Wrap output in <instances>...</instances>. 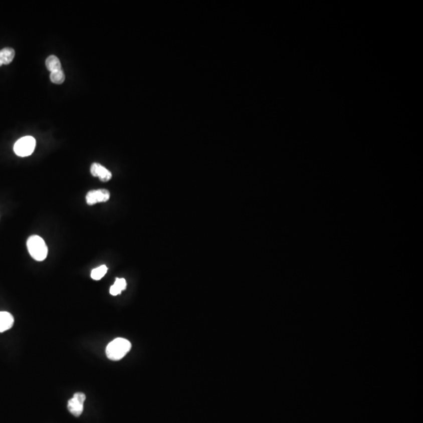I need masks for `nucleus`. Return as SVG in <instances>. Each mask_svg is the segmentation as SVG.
<instances>
[{"instance_id":"obj_12","label":"nucleus","mask_w":423,"mask_h":423,"mask_svg":"<svg viewBox=\"0 0 423 423\" xmlns=\"http://www.w3.org/2000/svg\"><path fill=\"white\" fill-rule=\"evenodd\" d=\"M65 79V75L63 70L56 71L51 73V80L52 83L55 84H61L64 83Z\"/></svg>"},{"instance_id":"obj_9","label":"nucleus","mask_w":423,"mask_h":423,"mask_svg":"<svg viewBox=\"0 0 423 423\" xmlns=\"http://www.w3.org/2000/svg\"><path fill=\"white\" fill-rule=\"evenodd\" d=\"M126 289V282L124 278H116L114 285L110 288V293L112 296H118Z\"/></svg>"},{"instance_id":"obj_11","label":"nucleus","mask_w":423,"mask_h":423,"mask_svg":"<svg viewBox=\"0 0 423 423\" xmlns=\"http://www.w3.org/2000/svg\"><path fill=\"white\" fill-rule=\"evenodd\" d=\"M107 271H108V267H106L105 265L100 266V267H97V268L93 269L91 271L90 276H91V278L93 280L99 281V280H101V278H104Z\"/></svg>"},{"instance_id":"obj_5","label":"nucleus","mask_w":423,"mask_h":423,"mask_svg":"<svg viewBox=\"0 0 423 423\" xmlns=\"http://www.w3.org/2000/svg\"><path fill=\"white\" fill-rule=\"evenodd\" d=\"M110 198V192L105 189L90 190L86 194V202L89 205H93L97 203L106 202Z\"/></svg>"},{"instance_id":"obj_7","label":"nucleus","mask_w":423,"mask_h":423,"mask_svg":"<svg viewBox=\"0 0 423 423\" xmlns=\"http://www.w3.org/2000/svg\"><path fill=\"white\" fill-rule=\"evenodd\" d=\"M15 319L12 314L6 311H0V332L9 330L13 326Z\"/></svg>"},{"instance_id":"obj_1","label":"nucleus","mask_w":423,"mask_h":423,"mask_svg":"<svg viewBox=\"0 0 423 423\" xmlns=\"http://www.w3.org/2000/svg\"><path fill=\"white\" fill-rule=\"evenodd\" d=\"M131 349V343L127 339L117 338L109 343L106 348L107 357L112 360H119L123 358Z\"/></svg>"},{"instance_id":"obj_3","label":"nucleus","mask_w":423,"mask_h":423,"mask_svg":"<svg viewBox=\"0 0 423 423\" xmlns=\"http://www.w3.org/2000/svg\"><path fill=\"white\" fill-rule=\"evenodd\" d=\"M36 142L33 136H24L15 143L14 151L20 157H27L33 154L36 148Z\"/></svg>"},{"instance_id":"obj_8","label":"nucleus","mask_w":423,"mask_h":423,"mask_svg":"<svg viewBox=\"0 0 423 423\" xmlns=\"http://www.w3.org/2000/svg\"><path fill=\"white\" fill-rule=\"evenodd\" d=\"M15 51L13 48L6 47L0 51V67L9 65L15 58Z\"/></svg>"},{"instance_id":"obj_6","label":"nucleus","mask_w":423,"mask_h":423,"mask_svg":"<svg viewBox=\"0 0 423 423\" xmlns=\"http://www.w3.org/2000/svg\"><path fill=\"white\" fill-rule=\"evenodd\" d=\"M90 172L93 176L98 177L103 182L109 181L112 177V174L108 169L97 162L92 164Z\"/></svg>"},{"instance_id":"obj_10","label":"nucleus","mask_w":423,"mask_h":423,"mask_svg":"<svg viewBox=\"0 0 423 423\" xmlns=\"http://www.w3.org/2000/svg\"><path fill=\"white\" fill-rule=\"evenodd\" d=\"M46 66L50 72H56L61 70V63L60 60L56 56L51 55L46 61Z\"/></svg>"},{"instance_id":"obj_2","label":"nucleus","mask_w":423,"mask_h":423,"mask_svg":"<svg viewBox=\"0 0 423 423\" xmlns=\"http://www.w3.org/2000/svg\"><path fill=\"white\" fill-rule=\"evenodd\" d=\"M27 248L31 257L36 261H43L47 258L48 248L43 240L38 235H32L27 241Z\"/></svg>"},{"instance_id":"obj_4","label":"nucleus","mask_w":423,"mask_h":423,"mask_svg":"<svg viewBox=\"0 0 423 423\" xmlns=\"http://www.w3.org/2000/svg\"><path fill=\"white\" fill-rule=\"evenodd\" d=\"M86 400V395L83 393H76L73 397L68 400V408L71 414L79 417L83 411V403Z\"/></svg>"}]
</instances>
